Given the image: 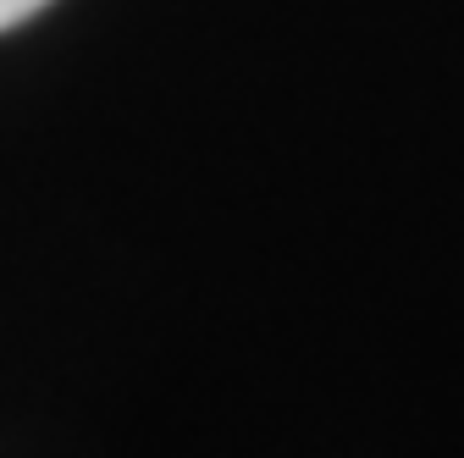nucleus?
Masks as SVG:
<instances>
[{
    "label": "nucleus",
    "instance_id": "f257e3e1",
    "mask_svg": "<svg viewBox=\"0 0 464 458\" xmlns=\"http://www.w3.org/2000/svg\"><path fill=\"white\" fill-rule=\"evenodd\" d=\"M50 0H0V33L6 28H17V23H28L34 12H44Z\"/></svg>",
    "mask_w": 464,
    "mask_h": 458
}]
</instances>
